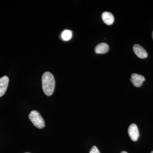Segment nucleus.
<instances>
[{
  "instance_id": "1",
  "label": "nucleus",
  "mask_w": 153,
  "mask_h": 153,
  "mask_svg": "<svg viewBox=\"0 0 153 153\" xmlns=\"http://www.w3.org/2000/svg\"><path fill=\"white\" fill-rule=\"evenodd\" d=\"M42 87L44 93L47 96L52 95L55 88V79L52 73L46 72L42 77Z\"/></svg>"
},
{
  "instance_id": "2",
  "label": "nucleus",
  "mask_w": 153,
  "mask_h": 153,
  "mask_svg": "<svg viewBox=\"0 0 153 153\" xmlns=\"http://www.w3.org/2000/svg\"><path fill=\"white\" fill-rule=\"evenodd\" d=\"M29 119L33 125L38 128H43L45 127V122L43 118L38 111L34 110L29 114Z\"/></svg>"
},
{
  "instance_id": "3",
  "label": "nucleus",
  "mask_w": 153,
  "mask_h": 153,
  "mask_svg": "<svg viewBox=\"0 0 153 153\" xmlns=\"http://www.w3.org/2000/svg\"><path fill=\"white\" fill-rule=\"evenodd\" d=\"M129 136L132 140L136 141L139 137V132L136 125L131 124L129 127L128 129Z\"/></svg>"
},
{
  "instance_id": "4",
  "label": "nucleus",
  "mask_w": 153,
  "mask_h": 153,
  "mask_svg": "<svg viewBox=\"0 0 153 153\" xmlns=\"http://www.w3.org/2000/svg\"><path fill=\"white\" fill-rule=\"evenodd\" d=\"M134 52L138 57L144 59L148 57V53L143 47L139 44H135L133 47Z\"/></svg>"
},
{
  "instance_id": "5",
  "label": "nucleus",
  "mask_w": 153,
  "mask_h": 153,
  "mask_svg": "<svg viewBox=\"0 0 153 153\" xmlns=\"http://www.w3.org/2000/svg\"><path fill=\"white\" fill-rule=\"evenodd\" d=\"M145 80L144 76L142 75L137 74H132L131 81L132 82L134 86L135 87H140Z\"/></svg>"
},
{
  "instance_id": "6",
  "label": "nucleus",
  "mask_w": 153,
  "mask_h": 153,
  "mask_svg": "<svg viewBox=\"0 0 153 153\" xmlns=\"http://www.w3.org/2000/svg\"><path fill=\"white\" fill-rule=\"evenodd\" d=\"M9 79L8 76H5L0 78V97L5 93L8 85Z\"/></svg>"
},
{
  "instance_id": "7",
  "label": "nucleus",
  "mask_w": 153,
  "mask_h": 153,
  "mask_svg": "<svg viewBox=\"0 0 153 153\" xmlns=\"http://www.w3.org/2000/svg\"><path fill=\"white\" fill-rule=\"evenodd\" d=\"M102 18L105 24L108 25H112L114 22L113 15L109 12H104L102 15Z\"/></svg>"
},
{
  "instance_id": "8",
  "label": "nucleus",
  "mask_w": 153,
  "mask_h": 153,
  "mask_svg": "<svg viewBox=\"0 0 153 153\" xmlns=\"http://www.w3.org/2000/svg\"><path fill=\"white\" fill-rule=\"evenodd\" d=\"M109 50V46L105 43L99 44L95 48V52L97 54H105Z\"/></svg>"
},
{
  "instance_id": "9",
  "label": "nucleus",
  "mask_w": 153,
  "mask_h": 153,
  "mask_svg": "<svg viewBox=\"0 0 153 153\" xmlns=\"http://www.w3.org/2000/svg\"><path fill=\"white\" fill-rule=\"evenodd\" d=\"M61 37L64 41H68L72 38V33L70 30H64L62 33Z\"/></svg>"
},
{
  "instance_id": "10",
  "label": "nucleus",
  "mask_w": 153,
  "mask_h": 153,
  "mask_svg": "<svg viewBox=\"0 0 153 153\" xmlns=\"http://www.w3.org/2000/svg\"><path fill=\"white\" fill-rule=\"evenodd\" d=\"M89 153H100V152L96 146H93L91 149Z\"/></svg>"
},
{
  "instance_id": "11",
  "label": "nucleus",
  "mask_w": 153,
  "mask_h": 153,
  "mask_svg": "<svg viewBox=\"0 0 153 153\" xmlns=\"http://www.w3.org/2000/svg\"><path fill=\"white\" fill-rule=\"evenodd\" d=\"M121 153H128L127 152H125V151H123V152H122Z\"/></svg>"
},
{
  "instance_id": "12",
  "label": "nucleus",
  "mask_w": 153,
  "mask_h": 153,
  "mask_svg": "<svg viewBox=\"0 0 153 153\" xmlns=\"http://www.w3.org/2000/svg\"><path fill=\"white\" fill-rule=\"evenodd\" d=\"M152 38H153V32L152 33Z\"/></svg>"
},
{
  "instance_id": "13",
  "label": "nucleus",
  "mask_w": 153,
  "mask_h": 153,
  "mask_svg": "<svg viewBox=\"0 0 153 153\" xmlns=\"http://www.w3.org/2000/svg\"><path fill=\"white\" fill-rule=\"evenodd\" d=\"M151 153H153V152H151Z\"/></svg>"
},
{
  "instance_id": "14",
  "label": "nucleus",
  "mask_w": 153,
  "mask_h": 153,
  "mask_svg": "<svg viewBox=\"0 0 153 153\" xmlns=\"http://www.w3.org/2000/svg\"></svg>"
}]
</instances>
